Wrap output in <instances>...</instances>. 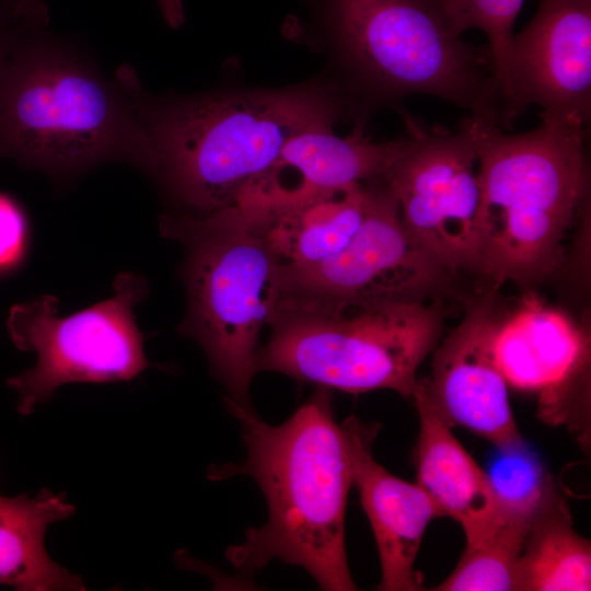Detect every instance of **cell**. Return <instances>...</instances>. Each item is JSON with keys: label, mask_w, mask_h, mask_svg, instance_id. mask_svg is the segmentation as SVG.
<instances>
[{"label": "cell", "mask_w": 591, "mask_h": 591, "mask_svg": "<svg viewBox=\"0 0 591 591\" xmlns=\"http://www.w3.org/2000/svg\"><path fill=\"white\" fill-rule=\"evenodd\" d=\"M115 77L134 105L153 153V177L173 212L207 217L233 207L243 188L294 136L334 129L352 118L350 103L328 76L275 89H218L155 94L136 70Z\"/></svg>", "instance_id": "cell-1"}, {"label": "cell", "mask_w": 591, "mask_h": 591, "mask_svg": "<svg viewBox=\"0 0 591 591\" xmlns=\"http://www.w3.org/2000/svg\"><path fill=\"white\" fill-rule=\"evenodd\" d=\"M242 426L246 459L213 467V479L251 476L268 507L267 521L228 548L234 569L253 576L271 560L302 567L322 590L354 591L345 548V513L354 484L351 453L329 389L318 386L286 421L265 422L227 399Z\"/></svg>", "instance_id": "cell-2"}, {"label": "cell", "mask_w": 591, "mask_h": 591, "mask_svg": "<svg viewBox=\"0 0 591 591\" xmlns=\"http://www.w3.org/2000/svg\"><path fill=\"white\" fill-rule=\"evenodd\" d=\"M304 26L328 53L356 126L427 94L502 129L515 118L488 46L465 43L441 0H303Z\"/></svg>", "instance_id": "cell-3"}, {"label": "cell", "mask_w": 591, "mask_h": 591, "mask_svg": "<svg viewBox=\"0 0 591 591\" xmlns=\"http://www.w3.org/2000/svg\"><path fill=\"white\" fill-rule=\"evenodd\" d=\"M0 159L57 182L107 162L151 175L153 153L114 76L43 27L24 24L0 59Z\"/></svg>", "instance_id": "cell-4"}, {"label": "cell", "mask_w": 591, "mask_h": 591, "mask_svg": "<svg viewBox=\"0 0 591 591\" xmlns=\"http://www.w3.org/2000/svg\"><path fill=\"white\" fill-rule=\"evenodd\" d=\"M476 119V269L496 286L538 281L557 266L561 241L586 194V127L543 118L535 129L510 135Z\"/></svg>", "instance_id": "cell-5"}, {"label": "cell", "mask_w": 591, "mask_h": 591, "mask_svg": "<svg viewBox=\"0 0 591 591\" xmlns=\"http://www.w3.org/2000/svg\"><path fill=\"white\" fill-rule=\"evenodd\" d=\"M162 235L184 247L187 310L177 331L205 351L213 375L241 407L251 408L258 338L276 320L282 271L263 237L223 210L207 217H161Z\"/></svg>", "instance_id": "cell-6"}, {"label": "cell", "mask_w": 591, "mask_h": 591, "mask_svg": "<svg viewBox=\"0 0 591 591\" xmlns=\"http://www.w3.org/2000/svg\"><path fill=\"white\" fill-rule=\"evenodd\" d=\"M257 355L258 371L359 394L412 397L417 370L436 347L442 312L425 300L281 311Z\"/></svg>", "instance_id": "cell-7"}, {"label": "cell", "mask_w": 591, "mask_h": 591, "mask_svg": "<svg viewBox=\"0 0 591 591\" xmlns=\"http://www.w3.org/2000/svg\"><path fill=\"white\" fill-rule=\"evenodd\" d=\"M113 290L111 298L66 317L59 316L51 294L10 309L7 329L12 343L36 354L31 369L7 380L20 414H31L63 384L130 380L152 366L134 314V306L149 293L147 280L124 271L115 277Z\"/></svg>", "instance_id": "cell-8"}, {"label": "cell", "mask_w": 591, "mask_h": 591, "mask_svg": "<svg viewBox=\"0 0 591 591\" xmlns=\"http://www.w3.org/2000/svg\"><path fill=\"white\" fill-rule=\"evenodd\" d=\"M408 136L384 182L413 239L451 274L476 269L479 248L477 119L456 131L401 112Z\"/></svg>", "instance_id": "cell-9"}, {"label": "cell", "mask_w": 591, "mask_h": 591, "mask_svg": "<svg viewBox=\"0 0 591 591\" xmlns=\"http://www.w3.org/2000/svg\"><path fill=\"white\" fill-rule=\"evenodd\" d=\"M366 215L337 255L297 269H282L280 311L338 309L394 300H425L452 275L404 227L384 181L366 183Z\"/></svg>", "instance_id": "cell-10"}, {"label": "cell", "mask_w": 591, "mask_h": 591, "mask_svg": "<svg viewBox=\"0 0 591 591\" xmlns=\"http://www.w3.org/2000/svg\"><path fill=\"white\" fill-rule=\"evenodd\" d=\"M404 147V138L375 142L356 126L343 138L333 129L292 137L277 158L255 176L228 210L251 230L332 192L383 181Z\"/></svg>", "instance_id": "cell-11"}, {"label": "cell", "mask_w": 591, "mask_h": 591, "mask_svg": "<svg viewBox=\"0 0 591 591\" xmlns=\"http://www.w3.org/2000/svg\"><path fill=\"white\" fill-rule=\"evenodd\" d=\"M508 94L515 117L528 106L543 118L587 127L591 117V0H538L512 36Z\"/></svg>", "instance_id": "cell-12"}, {"label": "cell", "mask_w": 591, "mask_h": 591, "mask_svg": "<svg viewBox=\"0 0 591 591\" xmlns=\"http://www.w3.org/2000/svg\"><path fill=\"white\" fill-rule=\"evenodd\" d=\"M502 315L491 294L473 302L459 325L437 347L431 373L419 391L449 424L488 440L499 450L523 445L499 370L494 338Z\"/></svg>", "instance_id": "cell-13"}, {"label": "cell", "mask_w": 591, "mask_h": 591, "mask_svg": "<svg viewBox=\"0 0 591 591\" xmlns=\"http://www.w3.org/2000/svg\"><path fill=\"white\" fill-rule=\"evenodd\" d=\"M349 442L352 478L371 524L381 563L378 590H422V578L414 568L426 528L444 517L418 484L401 479L372 456L374 426L351 416L341 422Z\"/></svg>", "instance_id": "cell-14"}, {"label": "cell", "mask_w": 591, "mask_h": 591, "mask_svg": "<svg viewBox=\"0 0 591 591\" xmlns=\"http://www.w3.org/2000/svg\"><path fill=\"white\" fill-rule=\"evenodd\" d=\"M412 397L419 416L415 449L417 483L433 502L463 529L466 545L474 546L493 535L506 512L488 474L452 433L449 424L417 390Z\"/></svg>", "instance_id": "cell-15"}, {"label": "cell", "mask_w": 591, "mask_h": 591, "mask_svg": "<svg viewBox=\"0 0 591 591\" xmlns=\"http://www.w3.org/2000/svg\"><path fill=\"white\" fill-rule=\"evenodd\" d=\"M588 340L565 313L534 297L501 317L494 338L497 366L508 384L552 390L586 361Z\"/></svg>", "instance_id": "cell-16"}, {"label": "cell", "mask_w": 591, "mask_h": 591, "mask_svg": "<svg viewBox=\"0 0 591 591\" xmlns=\"http://www.w3.org/2000/svg\"><path fill=\"white\" fill-rule=\"evenodd\" d=\"M73 512L63 493L0 494V584L20 591L85 590L82 578L56 564L44 545L48 525Z\"/></svg>", "instance_id": "cell-17"}, {"label": "cell", "mask_w": 591, "mask_h": 591, "mask_svg": "<svg viewBox=\"0 0 591 591\" xmlns=\"http://www.w3.org/2000/svg\"><path fill=\"white\" fill-rule=\"evenodd\" d=\"M366 183L345 187L287 211L257 230L282 269L322 263L352 240L366 215Z\"/></svg>", "instance_id": "cell-18"}, {"label": "cell", "mask_w": 591, "mask_h": 591, "mask_svg": "<svg viewBox=\"0 0 591 591\" xmlns=\"http://www.w3.org/2000/svg\"><path fill=\"white\" fill-rule=\"evenodd\" d=\"M591 544L572 526L569 508L551 487L540 503L517 565L518 591H589Z\"/></svg>", "instance_id": "cell-19"}, {"label": "cell", "mask_w": 591, "mask_h": 591, "mask_svg": "<svg viewBox=\"0 0 591 591\" xmlns=\"http://www.w3.org/2000/svg\"><path fill=\"white\" fill-rule=\"evenodd\" d=\"M536 510L509 512L493 535L477 545L465 546L452 573L433 590H514L518 560Z\"/></svg>", "instance_id": "cell-20"}, {"label": "cell", "mask_w": 591, "mask_h": 591, "mask_svg": "<svg viewBox=\"0 0 591 591\" xmlns=\"http://www.w3.org/2000/svg\"><path fill=\"white\" fill-rule=\"evenodd\" d=\"M524 0H441L448 21L462 35L471 27L482 30L488 37L497 77L508 94V54L512 26ZM510 102V101H509Z\"/></svg>", "instance_id": "cell-21"}, {"label": "cell", "mask_w": 591, "mask_h": 591, "mask_svg": "<svg viewBox=\"0 0 591 591\" xmlns=\"http://www.w3.org/2000/svg\"><path fill=\"white\" fill-rule=\"evenodd\" d=\"M488 477L505 511L530 512L537 509L551 484L523 445L500 450Z\"/></svg>", "instance_id": "cell-22"}, {"label": "cell", "mask_w": 591, "mask_h": 591, "mask_svg": "<svg viewBox=\"0 0 591 591\" xmlns=\"http://www.w3.org/2000/svg\"><path fill=\"white\" fill-rule=\"evenodd\" d=\"M24 218L16 205L0 196V265L14 259L22 247Z\"/></svg>", "instance_id": "cell-23"}, {"label": "cell", "mask_w": 591, "mask_h": 591, "mask_svg": "<svg viewBox=\"0 0 591 591\" xmlns=\"http://www.w3.org/2000/svg\"><path fill=\"white\" fill-rule=\"evenodd\" d=\"M24 24L15 15L13 0H0V59Z\"/></svg>", "instance_id": "cell-24"}, {"label": "cell", "mask_w": 591, "mask_h": 591, "mask_svg": "<svg viewBox=\"0 0 591 591\" xmlns=\"http://www.w3.org/2000/svg\"><path fill=\"white\" fill-rule=\"evenodd\" d=\"M15 15L27 24L44 27L48 10L44 0H13Z\"/></svg>", "instance_id": "cell-25"}, {"label": "cell", "mask_w": 591, "mask_h": 591, "mask_svg": "<svg viewBox=\"0 0 591 591\" xmlns=\"http://www.w3.org/2000/svg\"><path fill=\"white\" fill-rule=\"evenodd\" d=\"M165 22L173 28L181 27L185 22L182 0H157Z\"/></svg>", "instance_id": "cell-26"}]
</instances>
